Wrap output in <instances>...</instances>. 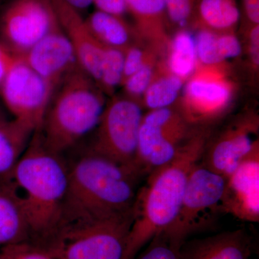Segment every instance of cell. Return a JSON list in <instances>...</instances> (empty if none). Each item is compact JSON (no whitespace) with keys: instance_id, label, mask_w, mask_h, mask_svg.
I'll use <instances>...</instances> for the list:
<instances>
[{"instance_id":"18","label":"cell","mask_w":259,"mask_h":259,"mask_svg":"<svg viewBox=\"0 0 259 259\" xmlns=\"http://www.w3.org/2000/svg\"><path fill=\"white\" fill-rule=\"evenodd\" d=\"M33 134L15 119H0V182L9 180Z\"/></svg>"},{"instance_id":"2","label":"cell","mask_w":259,"mask_h":259,"mask_svg":"<svg viewBox=\"0 0 259 259\" xmlns=\"http://www.w3.org/2000/svg\"><path fill=\"white\" fill-rule=\"evenodd\" d=\"M68 177L63 155L49 149L38 131L34 132L9 179L34 244L46 241L60 226Z\"/></svg>"},{"instance_id":"32","label":"cell","mask_w":259,"mask_h":259,"mask_svg":"<svg viewBox=\"0 0 259 259\" xmlns=\"http://www.w3.org/2000/svg\"><path fill=\"white\" fill-rule=\"evenodd\" d=\"M243 14L248 28L259 25V0H242Z\"/></svg>"},{"instance_id":"21","label":"cell","mask_w":259,"mask_h":259,"mask_svg":"<svg viewBox=\"0 0 259 259\" xmlns=\"http://www.w3.org/2000/svg\"><path fill=\"white\" fill-rule=\"evenodd\" d=\"M194 38L197 59L206 66H216L241 54V42L233 33L199 29Z\"/></svg>"},{"instance_id":"25","label":"cell","mask_w":259,"mask_h":259,"mask_svg":"<svg viewBox=\"0 0 259 259\" xmlns=\"http://www.w3.org/2000/svg\"><path fill=\"white\" fill-rule=\"evenodd\" d=\"M124 51L120 49L105 47L100 67L99 88L103 93L112 94L123 78Z\"/></svg>"},{"instance_id":"30","label":"cell","mask_w":259,"mask_h":259,"mask_svg":"<svg viewBox=\"0 0 259 259\" xmlns=\"http://www.w3.org/2000/svg\"><path fill=\"white\" fill-rule=\"evenodd\" d=\"M124 69L122 82L142 67L146 62V54L141 48L131 46L124 51ZM121 83V84H122Z\"/></svg>"},{"instance_id":"29","label":"cell","mask_w":259,"mask_h":259,"mask_svg":"<svg viewBox=\"0 0 259 259\" xmlns=\"http://www.w3.org/2000/svg\"><path fill=\"white\" fill-rule=\"evenodd\" d=\"M1 259H54L31 242H23L0 248Z\"/></svg>"},{"instance_id":"35","label":"cell","mask_w":259,"mask_h":259,"mask_svg":"<svg viewBox=\"0 0 259 259\" xmlns=\"http://www.w3.org/2000/svg\"><path fill=\"white\" fill-rule=\"evenodd\" d=\"M64 1L79 12L87 9L90 5L93 4V0H64Z\"/></svg>"},{"instance_id":"4","label":"cell","mask_w":259,"mask_h":259,"mask_svg":"<svg viewBox=\"0 0 259 259\" xmlns=\"http://www.w3.org/2000/svg\"><path fill=\"white\" fill-rule=\"evenodd\" d=\"M103 93L79 66L73 69L53 94L37 131L46 146L64 155L93 132L106 105Z\"/></svg>"},{"instance_id":"1","label":"cell","mask_w":259,"mask_h":259,"mask_svg":"<svg viewBox=\"0 0 259 259\" xmlns=\"http://www.w3.org/2000/svg\"><path fill=\"white\" fill-rule=\"evenodd\" d=\"M68 187L59 227L132 214L143 178L137 170L90 148L71 163L68 162Z\"/></svg>"},{"instance_id":"3","label":"cell","mask_w":259,"mask_h":259,"mask_svg":"<svg viewBox=\"0 0 259 259\" xmlns=\"http://www.w3.org/2000/svg\"><path fill=\"white\" fill-rule=\"evenodd\" d=\"M208 133L204 127H199L176 157L146 177L135 199L125 259H134L153 237L173 223L191 171L203 155Z\"/></svg>"},{"instance_id":"5","label":"cell","mask_w":259,"mask_h":259,"mask_svg":"<svg viewBox=\"0 0 259 259\" xmlns=\"http://www.w3.org/2000/svg\"><path fill=\"white\" fill-rule=\"evenodd\" d=\"M133 213L125 217L66 223L39 244L54 259H125Z\"/></svg>"},{"instance_id":"11","label":"cell","mask_w":259,"mask_h":259,"mask_svg":"<svg viewBox=\"0 0 259 259\" xmlns=\"http://www.w3.org/2000/svg\"><path fill=\"white\" fill-rule=\"evenodd\" d=\"M258 133L256 115L241 116L223 130L211 144L207 142L201 163L226 178L258 146Z\"/></svg>"},{"instance_id":"6","label":"cell","mask_w":259,"mask_h":259,"mask_svg":"<svg viewBox=\"0 0 259 259\" xmlns=\"http://www.w3.org/2000/svg\"><path fill=\"white\" fill-rule=\"evenodd\" d=\"M226 180L199 161L191 171L176 218L165 232L184 243L188 237L214 226L225 213Z\"/></svg>"},{"instance_id":"9","label":"cell","mask_w":259,"mask_h":259,"mask_svg":"<svg viewBox=\"0 0 259 259\" xmlns=\"http://www.w3.org/2000/svg\"><path fill=\"white\" fill-rule=\"evenodd\" d=\"M60 28L51 0H13L0 15V42L15 56Z\"/></svg>"},{"instance_id":"16","label":"cell","mask_w":259,"mask_h":259,"mask_svg":"<svg viewBox=\"0 0 259 259\" xmlns=\"http://www.w3.org/2000/svg\"><path fill=\"white\" fill-rule=\"evenodd\" d=\"M251 252V239L245 229L186 241L181 248L183 259H250Z\"/></svg>"},{"instance_id":"13","label":"cell","mask_w":259,"mask_h":259,"mask_svg":"<svg viewBox=\"0 0 259 259\" xmlns=\"http://www.w3.org/2000/svg\"><path fill=\"white\" fill-rule=\"evenodd\" d=\"M225 213L245 222L259 221V148H254L226 178Z\"/></svg>"},{"instance_id":"22","label":"cell","mask_w":259,"mask_h":259,"mask_svg":"<svg viewBox=\"0 0 259 259\" xmlns=\"http://www.w3.org/2000/svg\"><path fill=\"white\" fill-rule=\"evenodd\" d=\"M127 12L135 20L138 35L161 37L164 35L166 8L164 0H125Z\"/></svg>"},{"instance_id":"7","label":"cell","mask_w":259,"mask_h":259,"mask_svg":"<svg viewBox=\"0 0 259 259\" xmlns=\"http://www.w3.org/2000/svg\"><path fill=\"white\" fill-rule=\"evenodd\" d=\"M198 128L169 107L150 110L140 127L135 162L138 171L146 177L169 163Z\"/></svg>"},{"instance_id":"8","label":"cell","mask_w":259,"mask_h":259,"mask_svg":"<svg viewBox=\"0 0 259 259\" xmlns=\"http://www.w3.org/2000/svg\"><path fill=\"white\" fill-rule=\"evenodd\" d=\"M143 117L136 100L114 98L105 105L90 149L137 170L135 162Z\"/></svg>"},{"instance_id":"17","label":"cell","mask_w":259,"mask_h":259,"mask_svg":"<svg viewBox=\"0 0 259 259\" xmlns=\"http://www.w3.org/2000/svg\"><path fill=\"white\" fill-rule=\"evenodd\" d=\"M30 242L28 223L9 180L0 182V248Z\"/></svg>"},{"instance_id":"15","label":"cell","mask_w":259,"mask_h":259,"mask_svg":"<svg viewBox=\"0 0 259 259\" xmlns=\"http://www.w3.org/2000/svg\"><path fill=\"white\" fill-rule=\"evenodd\" d=\"M51 1L61 28L74 49L78 65L97 84L105 47L94 37L80 12L64 0Z\"/></svg>"},{"instance_id":"28","label":"cell","mask_w":259,"mask_h":259,"mask_svg":"<svg viewBox=\"0 0 259 259\" xmlns=\"http://www.w3.org/2000/svg\"><path fill=\"white\" fill-rule=\"evenodd\" d=\"M153 77V66L146 61L141 69L127 78L121 85L124 87L128 98L136 100V97L144 95Z\"/></svg>"},{"instance_id":"36","label":"cell","mask_w":259,"mask_h":259,"mask_svg":"<svg viewBox=\"0 0 259 259\" xmlns=\"http://www.w3.org/2000/svg\"><path fill=\"white\" fill-rule=\"evenodd\" d=\"M4 117H5V116L2 114L1 112H0V119L4 118Z\"/></svg>"},{"instance_id":"12","label":"cell","mask_w":259,"mask_h":259,"mask_svg":"<svg viewBox=\"0 0 259 259\" xmlns=\"http://www.w3.org/2000/svg\"><path fill=\"white\" fill-rule=\"evenodd\" d=\"M233 95L231 83L212 70L197 71L185 89V111L191 124L204 123L215 118L228 107Z\"/></svg>"},{"instance_id":"34","label":"cell","mask_w":259,"mask_h":259,"mask_svg":"<svg viewBox=\"0 0 259 259\" xmlns=\"http://www.w3.org/2000/svg\"><path fill=\"white\" fill-rule=\"evenodd\" d=\"M16 56L12 54L6 47L0 42V87L4 81L5 76L14 62Z\"/></svg>"},{"instance_id":"24","label":"cell","mask_w":259,"mask_h":259,"mask_svg":"<svg viewBox=\"0 0 259 259\" xmlns=\"http://www.w3.org/2000/svg\"><path fill=\"white\" fill-rule=\"evenodd\" d=\"M183 87V79L174 74L158 79L154 77L145 92L144 103L150 110L169 107L178 97Z\"/></svg>"},{"instance_id":"20","label":"cell","mask_w":259,"mask_h":259,"mask_svg":"<svg viewBox=\"0 0 259 259\" xmlns=\"http://www.w3.org/2000/svg\"><path fill=\"white\" fill-rule=\"evenodd\" d=\"M240 18L236 0H199L193 25L216 33H233Z\"/></svg>"},{"instance_id":"26","label":"cell","mask_w":259,"mask_h":259,"mask_svg":"<svg viewBox=\"0 0 259 259\" xmlns=\"http://www.w3.org/2000/svg\"><path fill=\"white\" fill-rule=\"evenodd\" d=\"M183 243L163 231L153 237L134 259H183L181 248Z\"/></svg>"},{"instance_id":"27","label":"cell","mask_w":259,"mask_h":259,"mask_svg":"<svg viewBox=\"0 0 259 259\" xmlns=\"http://www.w3.org/2000/svg\"><path fill=\"white\" fill-rule=\"evenodd\" d=\"M198 2L199 0H164L168 20L181 28L190 24L193 25Z\"/></svg>"},{"instance_id":"37","label":"cell","mask_w":259,"mask_h":259,"mask_svg":"<svg viewBox=\"0 0 259 259\" xmlns=\"http://www.w3.org/2000/svg\"><path fill=\"white\" fill-rule=\"evenodd\" d=\"M2 255H1V250H0V259H1Z\"/></svg>"},{"instance_id":"23","label":"cell","mask_w":259,"mask_h":259,"mask_svg":"<svg viewBox=\"0 0 259 259\" xmlns=\"http://www.w3.org/2000/svg\"><path fill=\"white\" fill-rule=\"evenodd\" d=\"M195 38L187 30H181L172 40L168 56V68L171 74L181 79L188 77L197 67Z\"/></svg>"},{"instance_id":"31","label":"cell","mask_w":259,"mask_h":259,"mask_svg":"<svg viewBox=\"0 0 259 259\" xmlns=\"http://www.w3.org/2000/svg\"><path fill=\"white\" fill-rule=\"evenodd\" d=\"M97 10L122 17L127 12L125 0H93Z\"/></svg>"},{"instance_id":"33","label":"cell","mask_w":259,"mask_h":259,"mask_svg":"<svg viewBox=\"0 0 259 259\" xmlns=\"http://www.w3.org/2000/svg\"><path fill=\"white\" fill-rule=\"evenodd\" d=\"M249 54L252 64L255 68L259 64V25H253L249 28Z\"/></svg>"},{"instance_id":"14","label":"cell","mask_w":259,"mask_h":259,"mask_svg":"<svg viewBox=\"0 0 259 259\" xmlns=\"http://www.w3.org/2000/svg\"><path fill=\"white\" fill-rule=\"evenodd\" d=\"M21 57L54 90L79 66L72 46L61 28L44 37Z\"/></svg>"},{"instance_id":"19","label":"cell","mask_w":259,"mask_h":259,"mask_svg":"<svg viewBox=\"0 0 259 259\" xmlns=\"http://www.w3.org/2000/svg\"><path fill=\"white\" fill-rule=\"evenodd\" d=\"M94 37L104 47L125 51L134 45L138 34L126 23L123 17L116 16L97 10L85 19Z\"/></svg>"},{"instance_id":"10","label":"cell","mask_w":259,"mask_h":259,"mask_svg":"<svg viewBox=\"0 0 259 259\" xmlns=\"http://www.w3.org/2000/svg\"><path fill=\"white\" fill-rule=\"evenodd\" d=\"M54 91L19 56L0 87L2 99L13 119L33 132L41 127Z\"/></svg>"}]
</instances>
